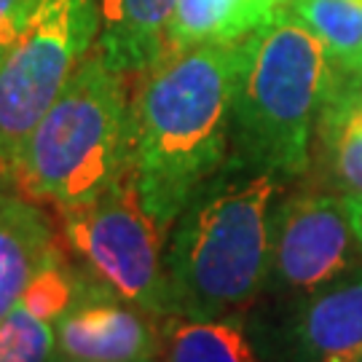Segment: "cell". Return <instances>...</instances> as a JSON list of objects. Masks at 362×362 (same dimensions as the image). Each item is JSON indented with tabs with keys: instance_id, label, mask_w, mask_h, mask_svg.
<instances>
[{
	"instance_id": "9a60e30c",
	"label": "cell",
	"mask_w": 362,
	"mask_h": 362,
	"mask_svg": "<svg viewBox=\"0 0 362 362\" xmlns=\"http://www.w3.org/2000/svg\"><path fill=\"white\" fill-rule=\"evenodd\" d=\"M293 16L322 43L338 73L362 65V0H290Z\"/></svg>"
},
{
	"instance_id": "e0dca14e",
	"label": "cell",
	"mask_w": 362,
	"mask_h": 362,
	"mask_svg": "<svg viewBox=\"0 0 362 362\" xmlns=\"http://www.w3.org/2000/svg\"><path fill=\"white\" fill-rule=\"evenodd\" d=\"M54 327L16 303L0 320V362H52Z\"/></svg>"
},
{
	"instance_id": "d6986e66",
	"label": "cell",
	"mask_w": 362,
	"mask_h": 362,
	"mask_svg": "<svg viewBox=\"0 0 362 362\" xmlns=\"http://www.w3.org/2000/svg\"><path fill=\"white\" fill-rule=\"evenodd\" d=\"M344 199H346V207H349L351 226H354L357 239H360V245H362V196H344Z\"/></svg>"
},
{
	"instance_id": "3957f363",
	"label": "cell",
	"mask_w": 362,
	"mask_h": 362,
	"mask_svg": "<svg viewBox=\"0 0 362 362\" xmlns=\"http://www.w3.org/2000/svg\"><path fill=\"white\" fill-rule=\"evenodd\" d=\"M336 76L322 43L290 8L242 38L231 153L285 182L306 177L314 129Z\"/></svg>"
},
{
	"instance_id": "7402d4cb",
	"label": "cell",
	"mask_w": 362,
	"mask_h": 362,
	"mask_svg": "<svg viewBox=\"0 0 362 362\" xmlns=\"http://www.w3.org/2000/svg\"><path fill=\"white\" fill-rule=\"evenodd\" d=\"M341 76H344V73H341ZM349 78H354V81H360V83H362V65H360V70H357L354 76H349Z\"/></svg>"
},
{
	"instance_id": "44dd1931",
	"label": "cell",
	"mask_w": 362,
	"mask_h": 362,
	"mask_svg": "<svg viewBox=\"0 0 362 362\" xmlns=\"http://www.w3.org/2000/svg\"><path fill=\"white\" fill-rule=\"evenodd\" d=\"M52 362H89V360H67V357H59V354H57Z\"/></svg>"
},
{
	"instance_id": "4fadbf2b",
	"label": "cell",
	"mask_w": 362,
	"mask_h": 362,
	"mask_svg": "<svg viewBox=\"0 0 362 362\" xmlns=\"http://www.w3.org/2000/svg\"><path fill=\"white\" fill-rule=\"evenodd\" d=\"M161 327V362H263L245 311L196 320L167 314Z\"/></svg>"
},
{
	"instance_id": "7a4b0ae2",
	"label": "cell",
	"mask_w": 362,
	"mask_h": 362,
	"mask_svg": "<svg viewBox=\"0 0 362 362\" xmlns=\"http://www.w3.org/2000/svg\"><path fill=\"white\" fill-rule=\"evenodd\" d=\"M285 180L239 156L196 188L164 250L167 314L196 320L245 311L263 293L272 212Z\"/></svg>"
},
{
	"instance_id": "5b68a950",
	"label": "cell",
	"mask_w": 362,
	"mask_h": 362,
	"mask_svg": "<svg viewBox=\"0 0 362 362\" xmlns=\"http://www.w3.org/2000/svg\"><path fill=\"white\" fill-rule=\"evenodd\" d=\"M100 38V0H38L30 25L0 62V182L27 137Z\"/></svg>"
},
{
	"instance_id": "5bb4252c",
	"label": "cell",
	"mask_w": 362,
	"mask_h": 362,
	"mask_svg": "<svg viewBox=\"0 0 362 362\" xmlns=\"http://www.w3.org/2000/svg\"><path fill=\"white\" fill-rule=\"evenodd\" d=\"M276 13L263 0H177L169 16L167 52L242 40Z\"/></svg>"
},
{
	"instance_id": "52a82bcc",
	"label": "cell",
	"mask_w": 362,
	"mask_h": 362,
	"mask_svg": "<svg viewBox=\"0 0 362 362\" xmlns=\"http://www.w3.org/2000/svg\"><path fill=\"white\" fill-rule=\"evenodd\" d=\"M354 272H362V245L344 196L311 185L276 199L263 293L287 300Z\"/></svg>"
},
{
	"instance_id": "8fae6325",
	"label": "cell",
	"mask_w": 362,
	"mask_h": 362,
	"mask_svg": "<svg viewBox=\"0 0 362 362\" xmlns=\"http://www.w3.org/2000/svg\"><path fill=\"white\" fill-rule=\"evenodd\" d=\"M59 250L54 223L38 202L27 199L16 185L0 182V320Z\"/></svg>"
},
{
	"instance_id": "7c38bea8",
	"label": "cell",
	"mask_w": 362,
	"mask_h": 362,
	"mask_svg": "<svg viewBox=\"0 0 362 362\" xmlns=\"http://www.w3.org/2000/svg\"><path fill=\"white\" fill-rule=\"evenodd\" d=\"M177 0H100L97 52L129 76L156 65L167 52V27Z\"/></svg>"
},
{
	"instance_id": "ba28073f",
	"label": "cell",
	"mask_w": 362,
	"mask_h": 362,
	"mask_svg": "<svg viewBox=\"0 0 362 362\" xmlns=\"http://www.w3.org/2000/svg\"><path fill=\"white\" fill-rule=\"evenodd\" d=\"M250 330L263 362H360L362 272L287 298L269 322Z\"/></svg>"
},
{
	"instance_id": "ffe728a7",
	"label": "cell",
	"mask_w": 362,
	"mask_h": 362,
	"mask_svg": "<svg viewBox=\"0 0 362 362\" xmlns=\"http://www.w3.org/2000/svg\"><path fill=\"white\" fill-rule=\"evenodd\" d=\"M263 3H266L272 11H282V8H287V6H290V0H263Z\"/></svg>"
},
{
	"instance_id": "9c48e42d",
	"label": "cell",
	"mask_w": 362,
	"mask_h": 362,
	"mask_svg": "<svg viewBox=\"0 0 362 362\" xmlns=\"http://www.w3.org/2000/svg\"><path fill=\"white\" fill-rule=\"evenodd\" d=\"M158 320L81 266L76 300L54 325L57 354L89 362H161Z\"/></svg>"
},
{
	"instance_id": "8992f818",
	"label": "cell",
	"mask_w": 362,
	"mask_h": 362,
	"mask_svg": "<svg viewBox=\"0 0 362 362\" xmlns=\"http://www.w3.org/2000/svg\"><path fill=\"white\" fill-rule=\"evenodd\" d=\"M62 231L76 263L91 276L132 306L167 317L169 233L145 209L132 172L103 196L62 212Z\"/></svg>"
},
{
	"instance_id": "30bf717a",
	"label": "cell",
	"mask_w": 362,
	"mask_h": 362,
	"mask_svg": "<svg viewBox=\"0 0 362 362\" xmlns=\"http://www.w3.org/2000/svg\"><path fill=\"white\" fill-rule=\"evenodd\" d=\"M314 185L338 196H362V83L336 76L311 143Z\"/></svg>"
},
{
	"instance_id": "ac0fdd59",
	"label": "cell",
	"mask_w": 362,
	"mask_h": 362,
	"mask_svg": "<svg viewBox=\"0 0 362 362\" xmlns=\"http://www.w3.org/2000/svg\"><path fill=\"white\" fill-rule=\"evenodd\" d=\"M38 0H0V62L8 57L13 43L22 38Z\"/></svg>"
},
{
	"instance_id": "6da1fadb",
	"label": "cell",
	"mask_w": 362,
	"mask_h": 362,
	"mask_svg": "<svg viewBox=\"0 0 362 362\" xmlns=\"http://www.w3.org/2000/svg\"><path fill=\"white\" fill-rule=\"evenodd\" d=\"M239 43L167 52L129 97V172L169 233L199 185L231 156Z\"/></svg>"
},
{
	"instance_id": "2e32d148",
	"label": "cell",
	"mask_w": 362,
	"mask_h": 362,
	"mask_svg": "<svg viewBox=\"0 0 362 362\" xmlns=\"http://www.w3.org/2000/svg\"><path fill=\"white\" fill-rule=\"evenodd\" d=\"M78 279H81V266L59 250L30 279L25 293L19 296V303L30 314H35L38 320H43L46 325L54 327L59 322V317L70 309V303L76 300Z\"/></svg>"
},
{
	"instance_id": "603a6c76",
	"label": "cell",
	"mask_w": 362,
	"mask_h": 362,
	"mask_svg": "<svg viewBox=\"0 0 362 362\" xmlns=\"http://www.w3.org/2000/svg\"><path fill=\"white\" fill-rule=\"evenodd\" d=\"M360 362H362V360H360Z\"/></svg>"
},
{
	"instance_id": "277c9868",
	"label": "cell",
	"mask_w": 362,
	"mask_h": 362,
	"mask_svg": "<svg viewBox=\"0 0 362 362\" xmlns=\"http://www.w3.org/2000/svg\"><path fill=\"white\" fill-rule=\"evenodd\" d=\"M124 73L94 52L27 137L13 185L59 215L103 196L129 172V91Z\"/></svg>"
}]
</instances>
